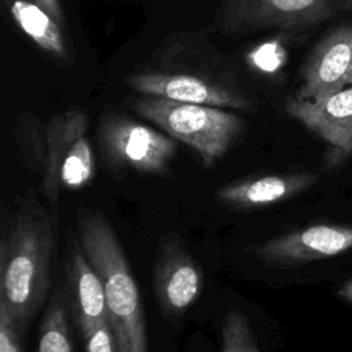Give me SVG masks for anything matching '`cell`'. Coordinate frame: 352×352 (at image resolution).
Returning a JSON list of instances; mask_svg holds the SVG:
<instances>
[{"mask_svg":"<svg viewBox=\"0 0 352 352\" xmlns=\"http://www.w3.org/2000/svg\"><path fill=\"white\" fill-rule=\"evenodd\" d=\"M54 250L52 217L29 190L16 198L0 241V307L22 331L50 290Z\"/></svg>","mask_w":352,"mask_h":352,"instance_id":"cell-1","label":"cell"},{"mask_svg":"<svg viewBox=\"0 0 352 352\" xmlns=\"http://www.w3.org/2000/svg\"><path fill=\"white\" fill-rule=\"evenodd\" d=\"M78 241L103 282L109 322L118 351L148 352L140 292L122 245L103 213L84 210L80 214Z\"/></svg>","mask_w":352,"mask_h":352,"instance_id":"cell-2","label":"cell"},{"mask_svg":"<svg viewBox=\"0 0 352 352\" xmlns=\"http://www.w3.org/2000/svg\"><path fill=\"white\" fill-rule=\"evenodd\" d=\"M133 110L166 135L191 147L204 166H213L234 146L245 121L221 107L142 95Z\"/></svg>","mask_w":352,"mask_h":352,"instance_id":"cell-3","label":"cell"},{"mask_svg":"<svg viewBox=\"0 0 352 352\" xmlns=\"http://www.w3.org/2000/svg\"><path fill=\"white\" fill-rule=\"evenodd\" d=\"M88 114L70 107L54 114L44 126V139L34 169L41 175V190L52 216L63 191H74L92 182L96 166L88 139Z\"/></svg>","mask_w":352,"mask_h":352,"instance_id":"cell-4","label":"cell"},{"mask_svg":"<svg viewBox=\"0 0 352 352\" xmlns=\"http://www.w3.org/2000/svg\"><path fill=\"white\" fill-rule=\"evenodd\" d=\"M98 142L109 166L147 175H165L177 150L169 135L117 113L102 117Z\"/></svg>","mask_w":352,"mask_h":352,"instance_id":"cell-5","label":"cell"},{"mask_svg":"<svg viewBox=\"0 0 352 352\" xmlns=\"http://www.w3.org/2000/svg\"><path fill=\"white\" fill-rule=\"evenodd\" d=\"M204 276L179 235L161 238L153 268V287L164 315L175 318L199 297Z\"/></svg>","mask_w":352,"mask_h":352,"instance_id":"cell-6","label":"cell"},{"mask_svg":"<svg viewBox=\"0 0 352 352\" xmlns=\"http://www.w3.org/2000/svg\"><path fill=\"white\" fill-rule=\"evenodd\" d=\"M352 85V23L324 34L308 52L294 98L318 100Z\"/></svg>","mask_w":352,"mask_h":352,"instance_id":"cell-7","label":"cell"},{"mask_svg":"<svg viewBox=\"0 0 352 352\" xmlns=\"http://www.w3.org/2000/svg\"><path fill=\"white\" fill-rule=\"evenodd\" d=\"M285 110L327 143V166H338L349 158L352 154V85L318 100H300L292 96L286 100Z\"/></svg>","mask_w":352,"mask_h":352,"instance_id":"cell-8","label":"cell"},{"mask_svg":"<svg viewBox=\"0 0 352 352\" xmlns=\"http://www.w3.org/2000/svg\"><path fill=\"white\" fill-rule=\"evenodd\" d=\"M129 87L142 94L184 103L221 109H248L250 99L241 91L191 73L144 72L128 77Z\"/></svg>","mask_w":352,"mask_h":352,"instance_id":"cell-9","label":"cell"},{"mask_svg":"<svg viewBox=\"0 0 352 352\" xmlns=\"http://www.w3.org/2000/svg\"><path fill=\"white\" fill-rule=\"evenodd\" d=\"M352 248V227L314 224L254 246V254L264 263L292 264L338 256Z\"/></svg>","mask_w":352,"mask_h":352,"instance_id":"cell-10","label":"cell"},{"mask_svg":"<svg viewBox=\"0 0 352 352\" xmlns=\"http://www.w3.org/2000/svg\"><path fill=\"white\" fill-rule=\"evenodd\" d=\"M314 173H275L250 176L224 184L216 192L221 206L232 210H250L283 202L315 184Z\"/></svg>","mask_w":352,"mask_h":352,"instance_id":"cell-11","label":"cell"},{"mask_svg":"<svg viewBox=\"0 0 352 352\" xmlns=\"http://www.w3.org/2000/svg\"><path fill=\"white\" fill-rule=\"evenodd\" d=\"M69 309L80 333L109 320L103 282L81 248L69 263Z\"/></svg>","mask_w":352,"mask_h":352,"instance_id":"cell-12","label":"cell"},{"mask_svg":"<svg viewBox=\"0 0 352 352\" xmlns=\"http://www.w3.org/2000/svg\"><path fill=\"white\" fill-rule=\"evenodd\" d=\"M11 14L21 30L43 51L60 59L67 56L60 23L43 7L29 0H14Z\"/></svg>","mask_w":352,"mask_h":352,"instance_id":"cell-13","label":"cell"},{"mask_svg":"<svg viewBox=\"0 0 352 352\" xmlns=\"http://www.w3.org/2000/svg\"><path fill=\"white\" fill-rule=\"evenodd\" d=\"M70 309L62 290H56L38 327L37 352H74L70 331Z\"/></svg>","mask_w":352,"mask_h":352,"instance_id":"cell-14","label":"cell"},{"mask_svg":"<svg viewBox=\"0 0 352 352\" xmlns=\"http://www.w3.org/2000/svg\"><path fill=\"white\" fill-rule=\"evenodd\" d=\"M221 352H260L254 333L246 316L230 311L221 323Z\"/></svg>","mask_w":352,"mask_h":352,"instance_id":"cell-15","label":"cell"},{"mask_svg":"<svg viewBox=\"0 0 352 352\" xmlns=\"http://www.w3.org/2000/svg\"><path fill=\"white\" fill-rule=\"evenodd\" d=\"M81 338L85 352H120L109 320L82 331Z\"/></svg>","mask_w":352,"mask_h":352,"instance_id":"cell-16","label":"cell"},{"mask_svg":"<svg viewBox=\"0 0 352 352\" xmlns=\"http://www.w3.org/2000/svg\"><path fill=\"white\" fill-rule=\"evenodd\" d=\"M23 331L15 324L6 308L0 307V352H23Z\"/></svg>","mask_w":352,"mask_h":352,"instance_id":"cell-17","label":"cell"},{"mask_svg":"<svg viewBox=\"0 0 352 352\" xmlns=\"http://www.w3.org/2000/svg\"><path fill=\"white\" fill-rule=\"evenodd\" d=\"M36 4H38L40 7H43L47 12H50L59 23L63 22V15H62V10H60V4L59 0H32Z\"/></svg>","mask_w":352,"mask_h":352,"instance_id":"cell-18","label":"cell"},{"mask_svg":"<svg viewBox=\"0 0 352 352\" xmlns=\"http://www.w3.org/2000/svg\"><path fill=\"white\" fill-rule=\"evenodd\" d=\"M338 296L349 302H352V279L345 282L340 289H338Z\"/></svg>","mask_w":352,"mask_h":352,"instance_id":"cell-19","label":"cell"}]
</instances>
